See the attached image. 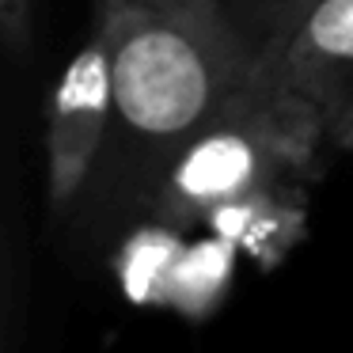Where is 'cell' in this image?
Listing matches in <instances>:
<instances>
[{
  "label": "cell",
  "mask_w": 353,
  "mask_h": 353,
  "mask_svg": "<svg viewBox=\"0 0 353 353\" xmlns=\"http://www.w3.org/2000/svg\"><path fill=\"white\" fill-rule=\"evenodd\" d=\"M254 65L304 95L319 110L327 141L345 148L353 133V0H319L304 23Z\"/></svg>",
  "instance_id": "cell-4"
},
{
  "label": "cell",
  "mask_w": 353,
  "mask_h": 353,
  "mask_svg": "<svg viewBox=\"0 0 353 353\" xmlns=\"http://www.w3.org/2000/svg\"><path fill=\"white\" fill-rule=\"evenodd\" d=\"M323 145L330 141L319 110L254 65L179 152L148 216L198 232L216 205L254 186L277 179L312 183Z\"/></svg>",
  "instance_id": "cell-2"
},
{
  "label": "cell",
  "mask_w": 353,
  "mask_h": 353,
  "mask_svg": "<svg viewBox=\"0 0 353 353\" xmlns=\"http://www.w3.org/2000/svg\"><path fill=\"white\" fill-rule=\"evenodd\" d=\"M319 0H221V12L254 61L270 57Z\"/></svg>",
  "instance_id": "cell-8"
},
{
  "label": "cell",
  "mask_w": 353,
  "mask_h": 353,
  "mask_svg": "<svg viewBox=\"0 0 353 353\" xmlns=\"http://www.w3.org/2000/svg\"><path fill=\"white\" fill-rule=\"evenodd\" d=\"M307 183L300 179H277V183L254 186V190L228 198L205 216L201 228L228 236L243 251L247 262L270 274L307 239Z\"/></svg>",
  "instance_id": "cell-5"
},
{
  "label": "cell",
  "mask_w": 353,
  "mask_h": 353,
  "mask_svg": "<svg viewBox=\"0 0 353 353\" xmlns=\"http://www.w3.org/2000/svg\"><path fill=\"white\" fill-rule=\"evenodd\" d=\"M95 4H99V12H103V8H114V4H122V0H95Z\"/></svg>",
  "instance_id": "cell-11"
},
{
  "label": "cell",
  "mask_w": 353,
  "mask_h": 353,
  "mask_svg": "<svg viewBox=\"0 0 353 353\" xmlns=\"http://www.w3.org/2000/svg\"><path fill=\"white\" fill-rule=\"evenodd\" d=\"M186 236L190 232L163 216H141L107 247V270L125 304L145 312L152 307L168 312L171 277H175V262L186 247Z\"/></svg>",
  "instance_id": "cell-6"
},
{
  "label": "cell",
  "mask_w": 353,
  "mask_h": 353,
  "mask_svg": "<svg viewBox=\"0 0 353 353\" xmlns=\"http://www.w3.org/2000/svg\"><path fill=\"white\" fill-rule=\"evenodd\" d=\"M239 259L243 251L213 228H198V236H186V247L175 262V277H171L168 312L190 327L209 323L236 285Z\"/></svg>",
  "instance_id": "cell-7"
},
{
  "label": "cell",
  "mask_w": 353,
  "mask_h": 353,
  "mask_svg": "<svg viewBox=\"0 0 353 353\" xmlns=\"http://www.w3.org/2000/svg\"><path fill=\"white\" fill-rule=\"evenodd\" d=\"M95 19L110 39L114 107L92 186L65 228L84 251L110 247L152 213L179 152L254 69L236 34L141 0H122Z\"/></svg>",
  "instance_id": "cell-1"
},
{
  "label": "cell",
  "mask_w": 353,
  "mask_h": 353,
  "mask_svg": "<svg viewBox=\"0 0 353 353\" xmlns=\"http://www.w3.org/2000/svg\"><path fill=\"white\" fill-rule=\"evenodd\" d=\"M0 34L16 61H27L34 50V0H0Z\"/></svg>",
  "instance_id": "cell-9"
},
{
  "label": "cell",
  "mask_w": 353,
  "mask_h": 353,
  "mask_svg": "<svg viewBox=\"0 0 353 353\" xmlns=\"http://www.w3.org/2000/svg\"><path fill=\"white\" fill-rule=\"evenodd\" d=\"M345 148H350V152H353V133H350V141H345Z\"/></svg>",
  "instance_id": "cell-12"
},
{
  "label": "cell",
  "mask_w": 353,
  "mask_h": 353,
  "mask_svg": "<svg viewBox=\"0 0 353 353\" xmlns=\"http://www.w3.org/2000/svg\"><path fill=\"white\" fill-rule=\"evenodd\" d=\"M114 107L110 39L95 19L92 34L54 80L46 107V209L50 228L65 232L92 186Z\"/></svg>",
  "instance_id": "cell-3"
},
{
  "label": "cell",
  "mask_w": 353,
  "mask_h": 353,
  "mask_svg": "<svg viewBox=\"0 0 353 353\" xmlns=\"http://www.w3.org/2000/svg\"><path fill=\"white\" fill-rule=\"evenodd\" d=\"M141 4H152V8H163V12H175V16L198 19V23H205V27H216V31H224V34H236L228 27V19H224V12H221V0H141Z\"/></svg>",
  "instance_id": "cell-10"
}]
</instances>
